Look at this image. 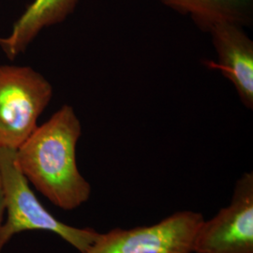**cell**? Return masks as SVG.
Listing matches in <instances>:
<instances>
[{
	"label": "cell",
	"instance_id": "1",
	"mask_svg": "<svg viewBox=\"0 0 253 253\" xmlns=\"http://www.w3.org/2000/svg\"><path fill=\"white\" fill-rule=\"evenodd\" d=\"M81 122L70 105H63L16 150L19 169L54 206L73 210L87 202L90 184L76 161Z\"/></svg>",
	"mask_w": 253,
	"mask_h": 253
},
{
	"label": "cell",
	"instance_id": "2",
	"mask_svg": "<svg viewBox=\"0 0 253 253\" xmlns=\"http://www.w3.org/2000/svg\"><path fill=\"white\" fill-rule=\"evenodd\" d=\"M0 176L7 220L0 227V253L13 235L27 231H45L60 236L80 253H85L100 237L89 228L71 226L46 209L19 169L16 150L0 148Z\"/></svg>",
	"mask_w": 253,
	"mask_h": 253
},
{
	"label": "cell",
	"instance_id": "3",
	"mask_svg": "<svg viewBox=\"0 0 253 253\" xmlns=\"http://www.w3.org/2000/svg\"><path fill=\"white\" fill-rule=\"evenodd\" d=\"M52 97V84L32 68L0 66V148L17 150Z\"/></svg>",
	"mask_w": 253,
	"mask_h": 253
},
{
	"label": "cell",
	"instance_id": "4",
	"mask_svg": "<svg viewBox=\"0 0 253 253\" xmlns=\"http://www.w3.org/2000/svg\"><path fill=\"white\" fill-rule=\"evenodd\" d=\"M204 220L201 213L180 211L150 226L115 229L100 234L85 253H192Z\"/></svg>",
	"mask_w": 253,
	"mask_h": 253
},
{
	"label": "cell",
	"instance_id": "5",
	"mask_svg": "<svg viewBox=\"0 0 253 253\" xmlns=\"http://www.w3.org/2000/svg\"><path fill=\"white\" fill-rule=\"evenodd\" d=\"M192 253H253V172L236 181L231 204L195 235Z\"/></svg>",
	"mask_w": 253,
	"mask_h": 253
},
{
	"label": "cell",
	"instance_id": "6",
	"mask_svg": "<svg viewBox=\"0 0 253 253\" xmlns=\"http://www.w3.org/2000/svg\"><path fill=\"white\" fill-rule=\"evenodd\" d=\"M244 27L229 21H218L205 30L210 34L217 60L205 61L218 70L233 84L241 102L253 109V42Z\"/></svg>",
	"mask_w": 253,
	"mask_h": 253
},
{
	"label": "cell",
	"instance_id": "7",
	"mask_svg": "<svg viewBox=\"0 0 253 253\" xmlns=\"http://www.w3.org/2000/svg\"><path fill=\"white\" fill-rule=\"evenodd\" d=\"M79 0H34L17 20L9 36L0 38V47L9 59H14L45 27L63 22Z\"/></svg>",
	"mask_w": 253,
	"mask_h": 253
},
{
	"label": "cell",
	"instance_id": "8",
	"mask_svg": "<svg viewBox=\"0 0 253 253\" xmlns=\"http://www.w3.org/2000/svg\"><path fill=\"white\" fill-rule=\"evenodd\" d=\"M165 6L189 15L203 31L218 21L243 27L253 23V0H159Z\"/></svg>",
	"mask_w": 253,
	"mask_h": 253
},
{
	"label": "cell",
	"instance_id": "9",
	"mask_svg": "<svg viewBox=\"0 0 253 253\" xmlns=\"http://www.w3.org/2000/svg\"><path fill=\"white\" fill-rule=\"evenodd\" d=\"M5 213V204H4V197H3V190H2V183H1V176H0V227L3 223Z\"/></svg>",
	"mask_w": 253,
	"mask_h": 253
}]
</instances>
